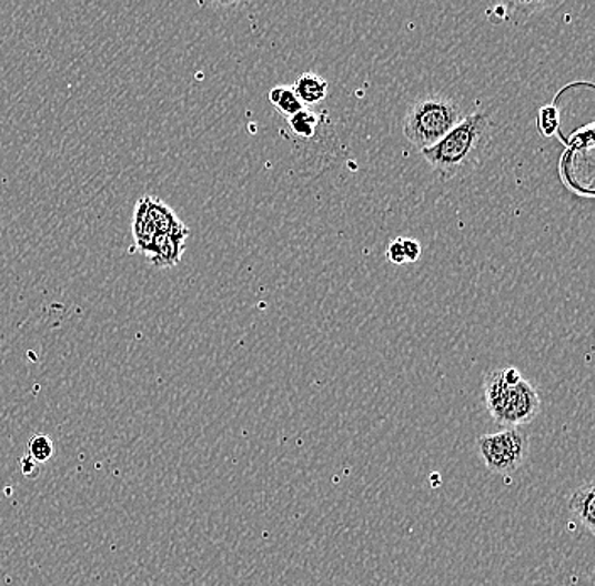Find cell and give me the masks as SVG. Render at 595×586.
<instances>
[{
	"mask_svg": "<svg viewBox=\"0 0 595 586\" xmlns=\"http://www.w3.org/2000/svg\"><path fill=\"white\" fill-rule=\"evenodd\" d=\"M493 122L486 112L464 117L442 141L422 151L426 163L442 180H454L477 166L491 142Z\"/></svg>",
	"mask_w": 595,
	"mask_h": 586,
	"instance_id": "6da1fadb",
	"label": "cell"
},
{
	"mask_svg": "<svg viewBox=\"0 0 595 586\" xmlns=\"http://www.w3.org/2000/svg\"><path fill=\"white\" fill-rule=\"evenodd\" d=\"M484 396L491 416L506 426L532 423L542 407L536 388L514 367L490 372L484 378Z\"/></svg>",
	"mask_w": 595,
	"mask_h": 586,
	"instance_id": "7a4b0ae2",
	"label": "cell"
},
{
	"mask_svg": "<svg viewBox=\"0 0 595 586\" xmlns=\"http://www.w3.org/2000/svg\"><path fill=\"white\" fill-rule=\"evenodd\" d=\"M462 119L461 105L451 97L442 93L422 97L404 117V138L420 151H425L457 128Z\"/></svg>",
	"mask_w": 595,
	"mask_h": 586,
	"instance_id": "3957f363",
	"label": "cell"
},
{
	"mask_svg": "<svg viewBox=\"0 0 595 586\" xmlns=\"http://www.w3.org/2000/svg\"><path fill=\"white\" fill-rule=\"evenodd\" d=\"M478 453L493 474H513L528 458L530 438L517 427L478 438Z\"/></svg>",
	"mask_w": 595,
	"mask_h": 586,
	"instance_id": "277c9868",
	"label": "cell"
},
{
	"mask_svg": "<svg viewBox=\"0 0 595 586\" xmlns=\"http://www.w3.org/2000/svg\"><path fill=\"white\" fill-rule=\"evenodd\" d=\"M189 235H167V233H158L154 238L149 259L158 267H173L180 262L181 254L184 251V241Z\"/></svg>",
	"mask_w": 595,
	"mask_h": 586,
	"instance_id": "5b68a950",
	"label": "cell"
},
{
	"mask_svg": "<svg viewBox=\"0 0 595 586\" xmlns=\"http://www.w3.org/2000/svg\"><path fill=\"white\" fill-rule=\"evenodd\" d=\"M291 89L294 90L303 107L316 105L329 95V82L316 73H303L302 77H298Z\"/></svg>",
	"mask_w": 595,
	"mask_h": 586,
	"instance_id": "8992f818",
	"label": "cell"
},
{
	"mask_svg": "<svg viewBox=\"0 0 595 586\" xmlns=\"http://www.w3.org/2000/svg\"><path fill=\"white\" fill-rule=\"evenodd\" d=\"M595 485L594 482L582 484L572 495L571 507L572 513L577 514L578 519L584 524L585 529L591 534H595Z\"/></svg>",
	"mask_w": 595,
	"mask_h": 586,
	"instance_id": "52a82bcc",
	"label": "cell"
},
{
	"mask_svg": "<svg viewBox=\"0 0 595 586\" xmlns=\"http://www.w3.org/2000/svg\"><path fill=\"white\" fill-rule=\"evenodd\" d=\"M132 230H134L135 245L144 254H149L154 238H157V230H154L153 223L149 220L148 196L139 200L138 205H135L134 225H132Z\"/></svg>",
	"mask_w": 595,
	"mask_h": 586,
	"instance_id": "ba28073f",
	"label": "cell"
},
{
	"mask_svg": "<svg viewBox=\"0 0 595 586\" xmlns=\"http://www.w3.org/2000/svg\"><path fill=\"white\" fill-rule=\"evenodd\" d=\"M270 102L273 103V105L276 107L278 112H280L281 115L286 117V119H291V117L296 115L300 110L305 109L291 87H276V89L271 90Z\"/></svg>",
	"mask_w": 595,
	"mask_h": 586,
	"instance_id": "9c48e42d",
	"label": "cell"
},
{
	"mask_svg": "<svg viewBox=\"0 0 595 586\" xmlns=\"http://www.w3.org/2000/svg\"><path fill=\"white\" fill-rule=\"evenodd\" d=\"M288 124H290L291 131L294 132L296 138L309 141L315 135L316 128H319V117L312 110L303 109L296 115L288 119Z\"/></svg>",
	"mask_w": 595,
	"mask_h": 586,
	"instance_id": "30bf717a",
	"label": "cell"
},
{
	"mask_svg": "<svg viewBox=\"0 0 595 586\" xmlns=\"http://www.w3.org/2000/svg\"><path fill=\"white\" fill-rule=\"evenodd\" d=\"M54 455L53 440L47 435H34L29 440L28 456L34 459L38 465L50 462Z\"/></svg>",
	"mask_w": 595,
	"mask_h": 586,
	"instance_id": "8fae6325",
	"label": "cell"
},
{
	"mask_svg": "<svg viewBox=\"0 0 595 586\" xmlns=\"http://www.w3.org/2000/svg\"><path fill=\"white\" fill-rule=\"evenodd\" d=\"M558 128V110L553 105L543 107L539 110V131L543 132V135L549 138L553 132Z\"/></svg>",
	"mask_w": 595,
	"mask_h": 586,
	"instance_id": "7c38bea8",
	"label": "cell"
},
{
	"mask_svg": "<svg viewBox=\"0 0 595 586\" xmlns=\"http://www.w3.org/2000/svg\"><path fill=\"white\" fill-rule=\"evenodd\" d=\"M387 259L396 265L406 264L403 239H394V241L391 242L390 247H387Z\"/></svg>",
	"mask_w": 595,
	"mask_h": 586,
	"instance_id": "4fadbf2b",
	"label": "cell"
},
{
	"mask_svg": "<svg viewBox=\"0 0 595 586\" xmlns=\"http://www.w3.org/2000/svg\"><path fill=\"white\" fill-rule=\"evenodd\" d=\"M403 249L406 262H416L422 257V244L415 239H403Z\"/></svg>",
	"mask_w": 595,
	"mask_h": 586,
	"instance_id": "5bb4252c",
	"label": "cell"
},
{
	"mask_svg": "<svg viewBox=\"0 0 595 586\" xmlns=\"http://www.w3.org/2000/svg\"><path fill=\"white\" fill-rule=\"evenodd\" d=\"M21 471L24 477L36 478L40 475V465L26 455L24 458H21Z\"/></svg>",
	"mask_w": 595,
	"mask_h": 586,
	"instance_id": "9a60e30c",
	"label": "cell"
}]
</instances>
